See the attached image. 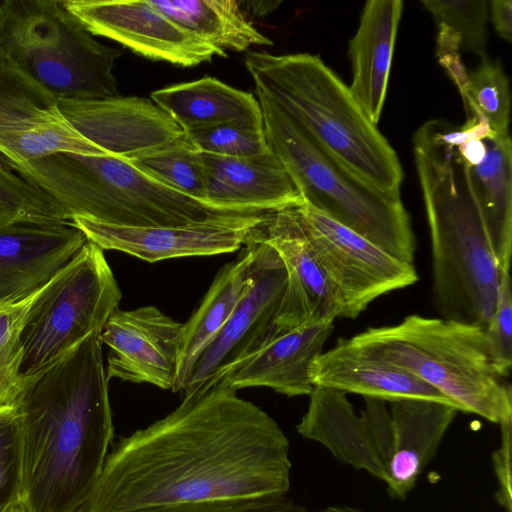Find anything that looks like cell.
Returning <instances> with one entry per match:
<instances>
[{
  "label": "cell",
  "instance_id": "1",
  "mask_svg": "<svg viewBox=\"0 0 512 512\" xmlns=\"http://www.w3.org/2000/svg\"><path fill=\"white\" fill-rule=\"evenodd\" d=\"M286 434L222 378L112 446L82 512H135L206 500L285 495Z\"/></svg>",
  "mask_w": 512,
  "mask_h": 512
},
{
  "label": "cell",
  "instance_id": "2",
  "mask_svg": "<svg viewBox=\"0 0 512 512\" xmlns=\"http://www.w3.org/2000/svg\"><path fill=\"white\" fill-rule=\"evenodd\" d=\"M108 381L100 333L22 378L14 406L29 512H82L114 438Z\"/></svg>",
  "mask_w": 512,
  "mask_h": 512
},
{
  "label": "cell",
  "instance_id": "3",
  "mask_svg": "<svg viewBox=\"0 0 512 512\" xmlns=\"http://www.w3.org/2000/svg\"><path fill=\"white\" fill-rule=\"evenodd\" d=\"M432 248V301L440 318L486 328L501 267L456 148L413 137Z\"/></svg>",
  "mask_w": 512,
  "mask_h": 512
},
{
  "label": "cell",
  "instance_id": "4",
  "mask_svg": "<svg viewBox=\"0 0 512 512\" xmlns=\"http://www.w3.org/2000/svg\"><path fill=\"white\" fill-rule=\"evenodd\" d=\"M244 63L255 92L278 106L337 163L378 191L400 195L403 171L395 150L318 56L251 51Z\"/></svg>",
  "mask_w": 512,
  "mask_h": 512
},
{
  "label": "cell",
  "instance_id": "5",
  "mask_svg": "<svg viewBox=\"0 0 512 512\" xmlns=\"http://www.w3.org/2000/svg\"><path fill=\"white\" fill-rule=\"evenodd\" d=\"M11 169L55 199L70 220L81 216L113 225L152 227L259 215L194 199L117 156L59 152Z\"/></svg>",
  "mask_w": 512,
  "mask_h": 512
},
{
  "label": "cell",
  "instance_id": "6",
  "mask_svg": "<svg viewBox=\"0 0 512 512\" xmlns=\"http://www.w3.org/2000/svg\"><path fill=\"white\" fill-rule=\"evenodd\" d=\"M346 340L409 371L460 411L497 424L512 418L511 387L494 367L478 326L409 315L396 325L368 328Z\"/></svg>",
  "mask_w": 512,
  "mask_h": 512
},
{
  "label": "cell",
  "instance_id": "7",
  "mask_svg": "<svg viewBox=\"0 0 512 512\" xmlns=\"http://www.w3.org/2000/svg\"><path fill=\"white\" fill-rule=\"evenodd\" d=\"M268 146L295 183L304 204L413 263L415 238L400 195L367 185L330 157L271 100L256 93Z\"/></svg>",
  "mask_w": 512,
  "mask_h": 512
},
{
  "label": "cell",
  "instance_id": "8",
  "mask_svg": "<svg viewBox=\"0 0 512 512\" xmlns=\"http://www.w3.org/2000/svg\"><path fill=\"white\" fill-rule=\"evenodd\" d=\"M0 52L58 100L120 96L123 50L97 41L64 0H0Z\"/></svg>",
  "mask_w": 512,
  "mask_h": 512
},
{
  "label": "cell",
  "instance_id": "9",
  "mask_svg": "<svg viewBox=\"0 0 512 512\" xmlns=\"http://www.w3.org/2000/svg\"><path fill=\"white\" fill-rule=\"evenodd\" d=\"M121 297L104 250L87 240L32 300L21 335V378L52 364L91 334L101 333Z\"/></svg>",
  "mask_w": 512,
  "mask_h": 512
},
{
  "label": "cell",
  "instance_id": "10",
  "mask_svg": "<svg viewBox=\"0 0 512 512\" xmlns=\"http://www.w3.org/2000/svg\"><path fill=\"white\" fill-rule=\"evenodd\" d=\"M300 210L309 242L342 299L345 318L357 317L379 296L418 281L413 263L399 260L307 204Z\"/></svg>",
  "mask_w": 512,
  "mask_h": 512
},
{
  "label": "cell",
  "instance_id": "11",
  "mask_svg": "<svg viewBox=\"0 0 512 512\" xmlns=\"http://www.w3.org/2000/svg\"><path fill=\"white\" fill-rule=\"evenodd\" d=\"M59 152L106 155L66 119L53 94L0 52V161L13 168Z\"/></svg>",
  "mask_w": 512,
  "mask_h": 512
},
{
  "label": "cell",
  "instance_id": "12",
  "mask_svg": "<svg viewBox=\"0 0 512 512\" xmlns=\"http://www.w3.org/2000/svg\"><path fill=\"white\" fill-rule=\"evenodd\" d=\"M245 245L253 252L252 284L195 364L184 395L216 384L272 336L287 287L286 266L270 245L251 239Z\"/></svg>",
  "mask_w": 512,
  "mask_h": 512
},
{
  "label": "cell",
  "instance_id": "13",
  "mask_svg": "<svg viewBox=\"0 0 512 512\" xmlns=\"http://www.w3.org/2000/svg\"><path fill=\"white\" fill-rule=\"evenodd\" d=\"M296 430L339 462L387 482L393 430L386 401L365 397L358 415L344 392L313 386Z\"/></svg>",
  "mask_w": 512,
  "mask_h": 512
},
{
  "label": "cell",
  "instance_id": "14",
  "mask_svg": "<svg viewBox=\"0 0 512 512\" xmlns=\"http://www.w3.org/2000/svg\"><path fill=\"white\" fill-rule=\"evenodd\" d=\"M248 239L273 247L288 274L270 339L308 322L345 318L342 299L306 235L300 206L265 213Z\"/></svg>",
  "mask_w": 512,
  "mask_h": 512
},
{
  "label": "cell",
  "instance_id": "15",
  "mask_svg": "<svg viewBox=\"0 0 512 512\" xmlns=\"http://www.w3.org/2000/svg\"><path fill=\"white\" fill-rule=\"evenodd\" d=\"M93 36L109 38L146 58L180 67L226 57L154 8L149 0H64Z\"/></svg>",
  "mask_w": 512,
  "mask_h": 512
},
{
  "label": "cell",
  "instance_id": "16",
  "mask_svg": "<svg viewBox=\"0 0 512 512\" xmlns=\"http://www.w3.org/2000/svg\"><path fill=\"white\" fill-rule=\"evenodd\" d=\"M264 214L178 226H121L81 216L73 217L71 222L103 250H117L153 263L234 252L246 243Z\"/></svg>",
  "mask_w": 512,
  "mask_h": 512
},
{
  "label": "cell",
  "instance_id": "17",
  "mask_svg": "<svg viewBox=\"0 0 512 512\" xmlns=\"http://www.w3.org/2000/svg\"><path fill=\"white\" fill-rule=\"evenodd\" d=\"M58 105L73 127L106 155L129 160L187 138L167 113L146 98L58 100Z\"/></svg>",
  "mask_w": 512,
  "mask_h": 512
},
{
  "label": "cell",
  "instance_id": "18",
  "mask_svg": "<svg viewBox=\"0 0 512 512\" xmlns=\"http://www.w3.org/2000/svg\"><path fill=\"white\" fill-rule=\"evenodd\" d=\"M182 325L155 306L116 309L100 333L102 344L109 348L108 380L118 378L172 390Z\"/></svg>",
  "mask_w": 512,
  "mask_h": 512
},
{
  "label": "cell",
  "instance_id": "19",
  "mask_svg": "<svg viewBox=\"0 0 512 512\" xmlns=\"http://www.w3.org/2000/svg\"><path fill=\"white\" fill-rule=\"evenodd\" d=\"M86 242V236L72 223L0 225V304L35 295Z\"/></svg>",
  "mask_w": 512,
  "mask_h": 512
},
{
  "label": "cell",
  "instance_id": "20",
  "mask_svg": "<svg viewBox=\"0 0 512 512\" xmlns=\"http://www.w3.org/2000/svg\"><path fill=\"white\" fill-rule=\"evenodd\" d=\"M205 173V202L215 206L262 214L304 201L289 173L270 150L246 158L200 152Z\"/></svg>",
  "mask_w": 512,
  "mask_h": 512
},
{
  "label": "cell",
  "instance_id": "21",
  "mask_svg": "<svg viewBox=\"0 0 512 512\" xmlns=\"http://www.w3.org/2000/svg\"><path fill=\"white\" fill-rule=\"evenodd\" d=\"M332 319L308 322L274 336L223 378L234 389L268 387L289 397L309 396L310 367L333 331Z\"/></svg>",
  "mask_w": 512,
  "mask_h": 512
},
{
  "label": "cell",
  "instance_id": "22",
  "mask_svg": "<svg viewBox=\"0 0 512 512\" xmlns=\"http://www.w3.org/2000/svg\"><path fill=\"white\" fill-rule=\"evenodd\" d=\"M310 380L313 386L356 393L364 398L388 402L424 399L456 406L409 371L362 352L346 339H339L336 346L314 359Z\"/></svg>",
  "mask_w": 512,
  "mask_h": 512
},
{
  "label": "cell",
  "instance_id": "23",
  "mask_svg": "<svg viewBox=\"0 0 512 512\" xmlns=\"http://www.w3.org/2000/svg\"><path fill=\"white\" fill-rule=\"evenodd\" d=\"M402 0H369L349 41L352 83L349 90L376 125L384 106Z\"/></svg>",
  "mask_w": 512,
  "mask_h": 512
},
{
  "label": "cell",
  "instance_id": "24",
  "mask_svg": "<svg viewBox=\"0 0 512 512\" xmlns=\"http://www.w3.org/2000/svg\"><path fill=\"white\" fill-rule=\"evenodd\" d=\"M393 454L385 483L390 495L405 499L435 456L459 409L424 399L390 402Z\"/></svg>",
  "mask_w": 512,
  "mask_h": 512
},
{
  "label": "cell",
  "instance_id": "25",
  "mask_svg": "<svg viewBox=\"0 0 512 512\" xmlns=\"http://www.w3.org/2000/svg\"><path fill=\"white\" fill-rule=\"evenodd\" d=\"M151 100L186 134L228 123L263 129L258 100L214 77L156 90Z\"/></svg>",
  "mask_w": 512,
  "mask_h": 512
},
{
  "label": "cell",
  "instance_id": "26",
  "mask_svg": "<svg viewBox=\"0 0 512 512\" xmlns=\"http://www.w3.org/2000/svg\"><path fill=\"white\" fill-rule=\"evenodd\" d=\"M253 252L245 250L215 276L199 307L182 325L173 392L185 391L195 364L223 329L241 297L252 284Z\"/></svg>",
  "mask_w": 512,
  "mask_h": 512
},
{
  "label": "cell",
  "instance_id": "27",
  "mask_svg": "<svg viewBox=\"0 0 512 512\" xmlns=\"http://www.w3.org/2000/svg\"><path fill=\"white\" fill-rule=\"evenodd\" d=\"M486 155L466 168L468 183L502 270L510 271L512 253V142L487 138Z\"/></svg>",
  "mask_w": 512,
  "mask_h": 512
},
{
  "label": "cell",
  "instance_id": "28",
  "mask_svg": "<svg viewBox=\"0 0 512 512\" xmlns=\"http://www.w3.org/2000/svg\"><path fill=\"white\" fill-rule=\"evenodd\" d=\"M150 4L213 47L242 52L273 42L246 18L234 0H149Z\"/></svg>",
  "mask_w": 512,
  "mask_h": 512
},
{
  "label": "cell",
  "instance_id": "29",
  "mask_svg": "<svg viewBox=\"0 0 512 512\" xmlns=\"http://www.w3.org/2000/svg\"><path fill=\"white\" fill-rule=\"evenodd\" d=\"M128 161L155 181L205 202V173L200 152L188 138Z\"/></svg>",
  "mask_w": 512,
  "mask_h": 512
},
{
  "label": "cell",
  "instance_id": "30",
  "mask_svg": "<svg viewBox=\"0 0 512 512\" xmlns=\"http://www.w3.org/2000/svg\"><path fill=\"white\" fill-rule=\"evenodd\" d=\"M18 222L72 223L55 199L0 161V225Z\"/></svg>",
  "mask_w": 512,
  "mask_h": 512
},
{
  "label": "cell",
  "instance_id": "31",
  "mask_svg": "<svg viewBox=\"0 0 512 512\" xmlns=\"http://www.w3.org/2000/svg\"><path fill=\"white\" fill-rule=\"evenodd\" d=\"M468 98L466 114L480 113L499 138L509 137L510 89L508 78L498 60L487 55L480 64L468 72Z\"/></svg>",
  "mask_w": 512,
  "mask_h": 512
},
{
  "label": "cell",
  "instance_id": "32",
  "mask_svg": "<svg viewBox=\"0 0 512 512\" xmlns=\"http://www.w3.org/2000/svg\"><path fill=\"white\" fill-rule=\"evenodd\" d=\"M35 295L21 302L0 304V406H14L21 390V335Z\"/></svg>",
  "mask_w": 512,
  "mask_h": 512
},
{
  "label": "cell",
  "instance_id": "33",
  "mask_svg": "<svg viewBox=\"0 0 512 512\" xmlns=\"http://www.w3.org/2000/svg\"><path fill=\"white\" fill-rule=\"evenodd\" d=\"M421 3L437 24L450 27L460 36V50L480 57L487 55L488 1L423 0Z\"/></svg>",
  "mask_w": 512,
  "mask_h": 512
},
{
  "label": "cell",
  "instance_id": "34",
  "mask_svg": "<svg viewBox=\"0 0 512 512\" xmlns=\"http://www.w3.org/2000/svg\"><path fill=\"white\" fill-rule=\"evenodd\" d=\"M199 152L217 156L246 158L270 151L264 129L228 123L186 134Z\"/></svg>",
  "mask_w": 512,
  "mask_h": 512
},
{
  "label": "cell",
  "instance_id": "35",
  "mask_svg": "<svg viewBox=\"0 0 512 512\" xmlns=\"http://www.w3.org/2000/svg\"><path fill=\"white\" fill-rule=\"evenodd\" d=\"M483 331L493 365L506 379L512 364V292L508 270L501 271L494 311Z\"/></svg>",
  "mask_w": 512,
  "mask_h": 512
},
{
  "label": "cell",
  "instance_id": "36",
  "mask_svg": "<svg viewBox=\"0 0 512 512\" xmlns=\"http://www.w3.org/2000/svg\"><path fill=\"white\" fill-rule=\"evenodd\" d=\"M20 498L18 417L15 406H0V510Z\"/></svg>",
  "mask_w": 512,
  "mask_h": 512
},
{
  "label": "cell",
  "instance_id": "37",
  "mask_svg": "<svg viewBox=\"0 0 512 512\" xmlns=\"http://www.w3.org/2000/svg\"><path fill=\"white\" fill-rule=\"evenodd\" d=\"M135 512H303L285 495L256 498L181 502L145 508Z\"/></svg>",
  "mask_w": 512,
  "mask_h": 512
},
{
  "label": "cell",
  "instance_id": "38",
  "mask_svg": "<svg viewBox=\"0 0 512 512\" xmlns=\"http://www.w3.org/2000/svg\"><path fill=\"white\" fill-rule=\"evenodd\" d=\"M436 55L440 65L457 86L464 104L468 98V72L460 58V36L450 27L437 24Z\"/></svg>",
  "mask_w": 512,
  "mask_h": 512
},
{
  "label": "cell",
  "instance_id": "39",
  "mask_svg": "<svg viewBox=\"0 0 512 512\" xmlns=\"http://www.w3.org/2000/svg\"><path fill=\"white\" fill-rule=\"evenodd\" d=\"M512 418L501 422V441L495 450L492 459L498 490L496 498L505 512L512 509V485H511V452H512Z\"/></svg>",
  "mask_w": 512,
  "mask_h": 512
},
{
  "label": "cell",
  "instance_id": "40",
  "mask_svg": "<svg viewBox=\"0 0 512 512\" xmlns=\"http://www.w3.org/2000/svg\"><path fill=\"white\" fill-rule=\"evenodd\" d=\"M490 15L496 33L504 40L512 39V2L510 0H493L489 2Z\"/></svg>",
  "mask_w": 512,
  "mask_h": 512
},
{
  "label": "cell",
  "instance_id": "41",
  "mask_svg": "<svg viewBox=\"0 0 512 512\" xmlns=\"http://www.w3.org/2000/svg\"><path fill=\"white\" fill-rule=\"evenodd\" d=\"M456 150L465 166H476L485 158L486 144L484 139H472L458 146Z\"/></svg>",
  "mask_w": 512,
  "mask_h": 512
},
{
  "label": "cell",
  "instance_id": "42",
  "mask_svg": "<svg viewBox=\"0 0 512 512\" xmlns=\"http://www.w3.org/2000/svg\"><path fill=\"white\" fill-rule=\"evenodd\" d=\"M0 512H29L20 498L4 506Z\"/></svg>",
  "mask_w": 512,
  "mask_h": 512
},
{
  "label": "cell",
  "instance_id": "43",
  "mask_svg": "<svg viewBox=\"0 0 512 512\" xmlns=\"http://www.w3.org/2000/svg\"><path fill=\"white\" fill-rule=\"evenodd\" d=\"M325 512H363L358 509L349 506H331L328 507Z\"/></svg>",
  "mask_w": 512,
  "mask_h": 512
}]
</instances>
